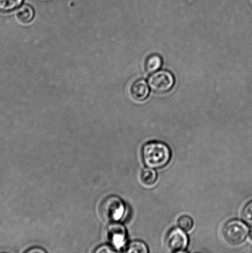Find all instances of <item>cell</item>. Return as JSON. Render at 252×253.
<instances>
[{"mask_svg": "<svg viewBox=\"0 0 252 253\" xmlns=\"http://www.w3.org/2000/svg\"><path fill=\"white\" fill-rule=\"evenodd\" d=\"M26 253H46V251H44V250L40 249V248H34V249H32L31 250L27 251Z\"/></svg>", "mask_w": 252, "mask_h": 253, "instance_id": "16", "label": "cell"}, {"mask_svg": "<svg viewBox=\"0 0 252 253\" xmlns=\"http://www.w3.org/2000/svg\"><path fill=\"white\" fill-rule=\"evenodd\" d=\"M178 225L184 231L188 232L193 228L194 222L191 217L184 215L180 217L178 220Z\"/></svg>", "mask_w": 252, "mask_h": 253, "instance_id": "13", "label": "cell"}, {"mask_svg": "<svg viewBox=\"0 0 252 253\" xmlns=\"http://www.w3.org/2000/svg\"><path fill=\"white\" fill-rule=\"evenodd\" d=\"M149 85L146 81L143 79H138L133 83L130 92L132 97L135 100L143 101L149 97Z\"/></svg>", "mask_w": 252, "mask_h": 253, "instance_id": "7", "label": "cell"}, {"mask_svg": "<svg viewBox=\"0 0 252 253\" xmlns=\"http://www.w3.org/2000/svg\"><path fill=\"white\" fill-rule=\"evenodd\" d=\"M175 78L171 72L160 70L152 73L148 80L149 87L155 93L164 94L174 88Z\"/></svg>", "mask_w": 252, "mask_h": 253, "instance_id": "4", "label": "cell"}, {"mask_svg": "<svg viewBox=\"0 0 252 253\" xmlns=\"http://www.w3.org/2000/svg\"><path fill=\"white\" fill-rule=\"evenodd\" d=\"M188 243V237L181 228L170 230L165 238V245L172 252H184Z\"/></svg>", "mask_w": 252, "mask_h": 253, "instance_id": "5", "label": "cell"}, {"mask_svg": "<svg viewBox=\"0 0 252 253\" xmlns=\"http://www.w3.org/2000/svg\"><path fill=\"white\" fill-rule=\"evenodd\" d=\"M115 252H116L115 250H113L112 248H111L110 246H108V245H103V246L99 247L95 251V253H109Z\"/></svg>", "mask_w": 252, "mask_h": 253, "instance_id": "15", "label": "cell"}, {"mask_svg": "<svg viewBox=\"0 0 252 253\" xmlns=\"http://www.w3.org/2000/svg\"><path fill=\"white\" fill-rule=\"evenodd\" d=\"M249 234L248 226L239 220H231L226 223L223 229V235L228 244L240 245L245 241Z\"/></svg>", "mask_w": 252, "mask_h": 253, "instance_id": "2", "label": "cell"}, {"mask_svg": "<svg viewBox=\"0 0 252 253\" xmlns=\"http://www.w3.org/2000/svg\"><path fill=\"white\" fill-rule=\"evenodd\" d=\"M127 253H147L149 252V249L145 243L136 240L130 243L128 245Z\"/></svg>", "mask_w": 252, "mask_h": 253, "instance_id": "12", "label": "cell"}, {"mask_svg": "<svg viewBox=\"0 0 252 253\" xmlns=\"http://www.w3.org/2000/svg\"><path fill=\"white\" fill-rule=\"evenodd\" d=\"M141 180L145 185L150 186L154 185L157 180V173L156 171L151 168H145L143 169L141 173Z\"/></svg>", "mask_w": 252, "mask_h": 253, "instance_id": "11", "label": "cell"}, {"mask_svg": "<svg viewBox=\"0 0 252 253\" xmlns=\"http://www.w3.org/2000/svg\"><path fill=\"white\" fill-rule=\"evenodd\" d=\"M143 162L147 167L158 169L164 167L171 158V151L166 144L160 141H150L142 149Z\"/></svg>", "mask_w": 252, "mask_h": 253, "instance_id": "1", "label": "cell"}, {"mask_svg": "<svg viewBox=\"0 0 252 253\" xmlns=\"http://www.w3.org/2000/svg\"><path fill=\"white\" fill-rule=\"evenodd\" d=\"M163 60L159 54H151L145 59L144 63L145 71L148 74H152L159 70L162 66Z\"/></svg>", "mask_w": 252, "mask_h": 253, "instance_id": "8", "label": "cell"}, {"mask_svg": "<svg viewBox=\"0 0 252 253\" xmlns=\"http://www.w3.org/2000/svg\"><path fill=\"white\" fill-rule=\"evenodd\" d=\"M249 235H250L251 239L252 240V229L251 230L250 232H249Z\"/></svg>", "mask_w": 252, "mask_h": 253, "instance_id": "17", "label": "cell"}, {"mask_svg": "<svg viewBox=\"0 0 252 253\" xmlns=\"http://www.w3.org/2000/svg\"><path fill=\"white\" fill-rule=\"evenodd\" d=\"M35 16V11L32 7L29 5H24L17 12V17L24 24H28L32 21Z\"/></svg>", "mask_w": 252, "mask_h": 253, "instance_id": "9", "label": "cell"}, {"mask_svg": "<svg viewBox=\"0 0 252 253\" xmlns=\"http://www.w3.org/2000/svg\"><path fill=\"white\" fill-rule=\"evenodd\" d=\"M108 239L113 246L121 248L125 244L127 231L124 226L120 224H110L106 230Z\"/></svg>", "mask_w": 252, "mask_h": 253, "instance_id": "6", "label": "cell"}, {"mask_svg": "<svg viewBox=\"0 0 252 253\" xmlns=\"http://www.w3.org/2000/svg\"><path fill=\"white\" fill-rule=\"evenodd\" d=\"M24 0H0V12L9 13L19 8Z\"/></svg>", "mask_w": 252, "mask_h": 253, "instance_id": "10", "label": "cell"}, {"mask_svg": "<svg viewBox=\"0 0 252 253\" xmlns=\"http://www.w3.org/2000/svg\"><path fill=\"white\" fill-rule=\"evenodd\" d=\"M124 203L120 198L110 196L106 198L100 205V212L102 217L108 221L119 220L124 214Z\"/></svg>", "mask_w": 252, "mask_h": 253, "instance_id": "3", "label": "cell"}, {"mask_svg": "<svg viewBox=\"0 0 252 253\" xmlns=\"http://www.w3.org/2000/svg\"><path fill=\"white\" fill-rule=\"evenodd\" d=\"M242 217L244 222L249 225L252 226V201L247 203L244 207Z\"/></svg>", "mask_w": 252, "mask_h": 253, "instance_id": "14", "label": "cell"}]
</instances>
